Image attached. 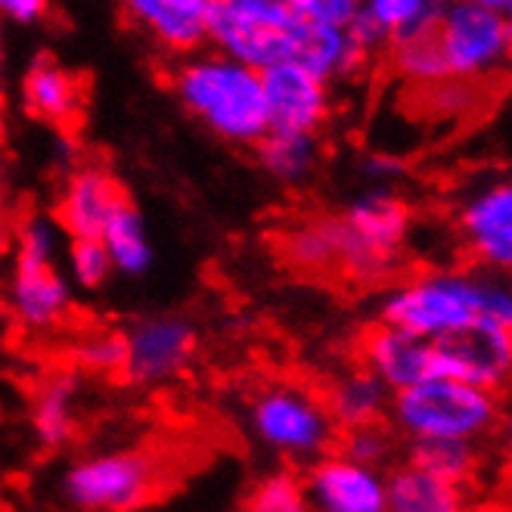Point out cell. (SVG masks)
Here are the masks:
<instances>
[{"instance_id":"obj_1","label":"cell","mask_w":512,"mask_h":512,"mask_svg":"<svg viewBox=\"0 0 512 512\" xmlns=\"http://www.w3.org/2000/svg\"><path fill=\"white\" fill-rule=\"evenodd\" d=\"M379 323L432 345L478 323L512 333V274L485 267L423 270L382 295Z\"/></svg>"},{"instance_id":"obj_2","label":"cell","mask_w":512,"mask_h":512,"mask_svg":"<svg viewBox=\"0 0 512 512\" xmlns=\"http://www.w3.org/2000/svg\"><path fill=\"white\" fill-rule=\"evenodd\" d=\"M174 100L208 134L230 146H255L267 134L261 72L218 50L184 56L171 69Z\"/></svg>"},{"instance_id":"obj_3","label":"cell","mask_w":512,"mask_h":512,"mask_svg":"<svg viewBox=\"0 0 512 512\" xmlns=\"http://www.w3.org/2000/svg\"><path fill=\"white\" fill-rule=\"evenodd\" d=\"M66 233L53 215H28L13 227L4 301L19 329L47 336L75 311V289L63 270Z\"/></svg>"},{"instance_id":"obj_4","label":"cell","mask_w":512,"mask_h":512,"mask_svg":"<svg viewBox=\"0 0 512 512\" xmlns=\"http://www.w3.org/2000/svg\"><path fill=\"white\" fill-rule=\"evenodd\" d=\"M243 426L258 450L289 469L311 466L339 438L320 391L292 379L258 385L243 404Z\"/></svg>"},{"instance_id":"obj_5","label":"cell","mask_w":512,"mask_h":512,"mask_svg":"<svg viewBox=\"0 0 512 512\" xmlns=\"http://www.w3.org/2000/svg\"><path fill=\"white\" fill-rule=\"evenodd\" d=\"M500 401L494 391L457 379H426L391 395V426L410 444L419 441H469L478 444L500 423Z\"/></svg>"},{"instance_id":"obj_6","label":"cell","mask_w":512,"mask_h":512,"mask_svg":"<svg viewBox=\"0 0 512 512\" xmlns=\"http://www.w3.org/2000/svg\"><path fill=\"white\" fill-rule=\"evenodd\" d=\"M159 460L143 447H100L69 460L56 494L72 512H137L156 497Z\"/></svg>"},{"instance_id":"obj_7","label":"cell","mask_w":512,"mask_h":512,"mask_svg":"<svg viewBox=\"0 0 512 512\" xmlns=\"http://www.w3.org/2000/svg\"><path fill=\"white\" fill-rule=\"evenodd\" d=\"M342 270L354 283H379L395 270L410 230L413 212L395 190L367 187L342 212Z\"/></svg>"},{"instance_id":"obj_8","label":"cell","mask_w":512,"mask_h":512,"mask_svg":"<svg viewBox=\"0 0 512 512\" xmlns=\"http://www.w3.org/2000/svg\"><path fill=\"white\" fill-rule=\"evenodd\" d=\"M298 22L286 0H212L208 47L264 72L289 63Z\"/></svg>"},{"instance_id":"obj_9","label":"cell","mask_w":512,"mask_h":512,"mask_svg":"<svg viewBox=\"0 0 512 512\" xmlns=\"http://www.w3.org/2000/svg\"><path fill=\"white\" fill-rule=\"evenodd\" d=\"M122 376L137 388H162L184 376L199 351V326L184 311H159L131 320L125 329Z\"/></svg>"},{"instance_id":"obj_10","label":"cell","mask_w":512,"mask_h":512,"mask_svg":"<svg viewBox=\"0 0 512 512\" xmlns=\"http://www.w3.org/2000/svg\"><path fill=\"white\" fill-rule=\"evenodd\" d=\"M435 41L444 56L447 78L478 84L509 63L506 16L500 10L450 0L441 22L435 25Z\"/></svg>"},{"instance_id":"obj_11","label":"cell","mask_w":512,"mask_h":512,"mask_svg":"<svg viewBox=\"0 0 512 512\" xmlns=\"http://www.w3.org/2000/svg\"><path fill=\"white\" fill-rule=\"evenodd\" d=\"M457 230L475 267L512 274V171L485 174L463 190Z\"/></svg>"},{"instance_id":"obj_12","label":"cell","mask_w":512,"mask_h":512,"mask_svg":"<svg viewBox=\"0 0 512 512\" xmlns=\"http://www.w3.org/2000/svg\"><path fill=\"white\" fill-rule=\"evenodd\" d=\"M311 512H388V472L329 450L301 472Z\"/></svg>"},{"instance_id":"obj_13","label":"cell","mask_w":512,"mask_h":512,"mask_svg":"<svg viewBox=\"0 0 512 512\" xmlns=\"http://www.w3.org/2000/svg\"><path fill=\"white\" fill-rule=\"evenodd\" d=\"M267 131L320 134L333 112V87L295 63H277L261 72Z\"/></svg>"},{"instance_id":"obj_14","label":"cell","mask_w":512,"mask_h":512,"mask_svg":"<svg viewBox=\"0 0 512 512\" xmlns=\"http://www.w3.org/2000/svg\"><path fill=\"white\" fill-rule=\"evenodd\" d=\"M438 376L457 379L485 391H497L512 379V333L491 323L469 326L435 345Z\"/></svg>"},{"instance_id":"obj_15","label":"cell","mask_w":512,"mask_h":512,"mask_svg":"<svg viewBox=\"0 0 512 512\" xmlns=\"http://www.w3.org/2000/svg\"><path fill=\"white\" fill-rule=\"evenodd\" d=\"M125 187L103 165H75L59 187L53 221L66 239H100L106 221L125 199Z\"/></svg>"},{"instance_id":"obj_16","label":"cell","mask_w":512,"mask_h":512,"mask_svg":"<svg viewBox=\"0 0 512 512\" xmlns=\"http://www.w3.org/2000/svg\"><path fill=\"white\" fill-rule=\"evenodd\" d=\"M118 7L137 32L177 59L208 47L212 0H118Z\"/></svg>"},{"instance_id":"obj_17","label":"cell","mask_w":512,"mask_h":512,"mask_svg":"<svg viewBox=\"0 0 512 512\" xmlns=\"http://www.w3.org/2000/svg\"><path fill=\"white\" fill-rule=\"evenodd\" d=\"M81 373L75 367L47 370L28 398V432L41 454H59L78 435Z\"/></svg>"},{"instance_id":"obj_18","label":"cell","mask_w":512,"mask_h":512,"mask_svg":"<svg viewBox=\"0 0 512 512\" xmlns=\"http://www.w3.org/2000/svg\"><path fill=\"white\" fill-rule=\"evenodd\" d=\"M360 367L370 370L391 395H398L404 388L438 376V354L432 342L379 323L360 342Z\"/></svg>"},{"instance_id":"obj_19","label":"cell","mask_w":512,"mask_h":512,"mask_svg":"<svg viewBox=\"0 0 512 512\" xmlns=\"http://www.w3.org/2000/svg\"><path fill=\"white\" fill-rule=\"evenodd\" d=\"M447 4L450 0H360L348 32L360 50L373 53L379 47L435 32Z\"/></svg>"},{"instance_id":"obj_20","label":"cell","mask_w":512,"mask_h":512,"mask_svg":"<svg viewBox=\"0 0 512 512\" xmlns=\"http://www.w3.org/2000/svg\"><path fill=\"white\" fill-rule=\"evenodd\" d=\"M25 112L50 128H72L84 109V84L53 56H38L22 75Z\"/></svg>"},{"instance_id":"obj_21","label":"cell","mask_w":512,"mask_h":512,"mask_svg":"<svg viewBox=\"0 0 512 512\" xmlns=\"http://www.w3.org/2000/svg\"><path fill=\"white\" fill-rule=\"evenodd\" d=\"M367 59H370V53L360 50V44L351 38L348 28L311 25V22H298V28H295L289 63L301 66L314 78L326 81L329 87H333V81L354 78L367 66Z\"/></svg>"},{"instance_id":"obj_22","label":"cell","mask_w":512,"mask_h":512,"mask_svg":"<svg viewBox=\"0 0 512 512\" xmlns=\"http://www.w3.org/2000/svg\"><path fill=\"white\" fill-rule=\"evenodd\" d=\"M323 401L336 429L351 432L382 423L391 407V391L370 370L354 367L329 382V388L323 391Z\"/></svg>"},{"instance_id":"obj_23","label":"cell","mask_w":512,"mask_h":512,"mask_svg":"<svg viewBox=\"0 0 512 512\" xmlns=\"http://www.w3.org/2000/svg\"><path fill=\"white\" fill-rule=\"evenodd\" d=\"M280 252L301 274L326 277L342 270V221L339 215H314L295 221L280 236Z\"/></svg>"},{"instance_id":"obj_24","label":"cell","mask_w":512,"mask_h":512,"mask_svg":"<svg viewBox=\"0 0 512 512\" xmlns=\"http://www.w3.org/2000/svg\"><path fill=\"white\" fill-rule=\"evenodd\" d=\"M100 243L106 246L112 258L115 277L140 280L156 264V246H153V236H149V224L140 208L131 202V196H125L122 205H118L112 218L106 221Z\"/></svg>"},{"instance_id":"obj_25","label":"cell","mask_w":512,"mask_h":512,"mask_svg":"<svg viewBox=\"0 0 512 512\" xmlns=\"http://www.w3.org/2000/svg\"><path fill=\"white\" fill-rule=\"evenodd\" d=\"M388 512H469V500L463 488L407 460L388 472Z\"/></svg>"},{"instance_id":"obj_26","label":"cell","mask_w":512,"mask_h":512,"mask_svg":"<svg viewBox=\"0 0 512 512\" xmlns=\"http://www.w3.org/2000/svg\"><path fill=\"white\" fill-rule=\"evenodd\" d=\"M255 165L280 187H301L320 168V140L314 134L267 131L255 146Z\"/></svg>"},{"instance_id":"obj_27","label":"cell","mask_w":512,"mask_h":512,"mask_svg":"<svg viewBox=\"0 0 512 512\" xmlns=\"http://www.w3.org/2000/svg\"><path fill=\"white\" fill-rule=\"evenodd\" d=\"M243 512H311L305 478L298 469H267L246 494Z\"/></svg>"},{"instance_id":"obj_28","label":"cell","mask_w":512,"mask_h":512,"mask_svg":"<svg viewBox=\"0 0 512 512\" xmlns=\"http://www.w3.org/2000/svg\"><path fill=\"white\" fill-rule=\"evenodd\" d=\"M388 56H391V69H395V75L419 90L447 81V66H444L441 47L435 41V32L391 44Z\"/></svg>"},{"instance_id":"obj_29","label":"cell","mask_w":512,"mask_h":512,"mask_svg":"<svg viewBox=\"0 0 512 512\" xmlns=\"http://www.w3.org/2000/svg\"><path fill=\"white\" fill-rule=\"evenodd\" d=\"M410 463L466 488L478 469V447L469 441H419L410 444Z\"/></svg>"},{"instance_id":"obj_30","label":"cell","mask_w":512,"mask_h":512,"mask_svg":"<svg viewBox=\"0 0 512 512\" xmlns=\"http://www.w3.org/2000/svg\"><path fill=\"white\" fill-rule=\"evenodd\" d=\"M63 270L75 292L97 295L115 277L112 258L100 239H69L63 252Z\"/></svg>"},{"instance_id":"obj_31","label":"cell","mask_w":512,"mask_h":512,"mask_svg":"<svg viewBox=\"0 0 512 512\" xmlns=\"http://www.w3.org/2000/svg\"><path fill=\"white\" fill-rule=\"evenodd\" d=\"M75 370L87 376H122L125 336L122 329H100L75 345Z\"/></svg>"},{"instance_id":"obj_32","label":"cell","mask_w":512,"mask_h":512,"mask_svg":"<svg viewBox=\"0 0 512 512\" xmlns=\"http://www.w3.org/2000/svg\"><path fill=\"white\" fill-rule=\"evenodd\" d=\"M342 454L357 463H364V466L385 469L391 463V457H395V435H391L382 423L342 432Z\"/></svg>"},{"instance_id":"obj_33","label":"cell","mask_w":512,"mask_h":512,"mask_svg":"<svg viewBox=\"0 0 512 512\" xmlns=\"http://www.w3.org/2000/svg\"><path fill=\"white\" fill-rule=\"evenodd\" d=\"M426 103L432 106L435 115L441 118H460V115H469L481 97V87L472 84V81H460V78H447L435 87H426Z\"/></svg>"},{"instance_id":"obj_34","label":"cell","mask_w":512,"mask_h":512,"mask_svg":"<svg viewBox=\"0 0 512 512\" xmlns=\"http://www.w3.org/2000/svg\"><path fill=\"white\" fill-rule=\"evenodd\" d=\"M295 19L311 22V25H333L348 28L357 16L360 0H286Z\"/></svg>"},{"instance_id":"obj_35","label":"cell","mask_w":512,"mask_h":512,"mask_svg":"<svg viewBox=\"0 0 512 512\" xmlns=\"http://www.w3.org/2000/svg\"><path fill=\"white\" fill-rule=\"evenodd\" d=\"M357 171H360V177L367 180V187L395 190V184L407 174V165L395 153H385V149H373V153H367L364 159L357 162Z\"/></svg>"},{"instance_id":"obj_36","label":"cell","mask_w":512,"mask_h":512,"mask_svg":"<svg viewBox=\"0 0 512 512\" xmlns=\"http://www.w3.org/2000/svg\"><path fill=\"white\" fill-rule=\"evenodd\" d=\"M50 13V0H0V19L16 25H35Z\"/></svg>"},{"instance_id":"obj_37","label":"cell","mask_w":512,"mask_h":512,"mask_svg":"<svg viewBox=\"0 0 512 512\" xmlns=\"http://www.w3.org/2000/svg\"><path fill=\"white\" fill-rule=\"evenodd\" d=\"M500 444H503V450H506V457L512 460V407H506L503 413H500Z\"/></svg>"},{"instance_id":"obj_38","label":"cell","mask_w":512,"mask_h":512,"mask_svg":"<svg viewBox=\"0 0 512 512\" xmlns=\"http://www.w3.org/2000/svg\"><path fill=\"white\" fill-rule=\"evenodd\" d=\"M10 249H13V227L0 218V264L10 261Z\"/></svg>"},{"instance_id":"obj_39","label":"cell","mask_w":512,"mask_h":512,"mask_svg":"<svg viewBox=\"0 0 512 512\" xmlns=\"http://www.w3.org/2000/svg\"><path fill=\"white\" fill-rule=\"evenodd\" d=\"M0 162H4V118H0ZM7 208V187H4V177H0V215Z\"/></svg>"},{"instance_id":"obj_40","label":"cell","mask_w":512,"mask_h":512,"mask_svg":"<svg viewBox=\"0 0 512 512\" xmlns=\"http://www.w3.org/2000/svg\"><path fill=\"white\" fill-rule=\"evenodd\" d=\"M466 4H478V7H488V10H506L509 7V0H466Z\"/></svg>"},{"instance_id":"obj_41","label":"cell","mask_w":512,"mask_h":512,"mask_svg":"<svg viewBox=\"0 0 512 512\" xmlns=\"http://www.w3.org/2000/svg\"><path fill=\"white\" fill-rule=\"evenodd\" d=\"M4 22V19H0ZM4 72H7V63H4V25H0V87H4Z\"/></svg>"},{"instance_id":"obj_42","label":"cell","mask_w":512,"mask_h":512,"mask_svg":"<svg viewBox=\"0 0 512 512\" xmlns=\"http://www.w3.org/2000/svg\"><path fill=\"white\" fill-rule=\"evenodd\" d=\"M506 59L512 63V19H506Z\"/></svg>"},{"instance_id":"obj_43","label":"cell","mask_w":512,"mask_h":512,"mask_svg":"<svg viewBox=\"0 0 512 512\" xmlns=\"http://www.w3.org/2000/svg\"><path fill=\"white\" fill-rule=\"evenodd\" d=\"M503 16H506V19H512V0H509V7L503 10Z\"/></svg>"},{"instance_id":"obj_44","label":"cell","mask_w":512,"mask_h":512,"mask_svg":"<svg viewBox=\"0 0 512 512\" xmlns=\"http://www.w3.org/2000/svg\"><path fill=\"white\" fill-rule=\"evenodd\" d=\"M0 512H4V509H0Z\"/></svg>"}]
</instances>
